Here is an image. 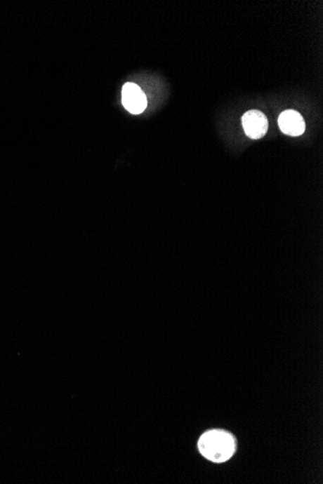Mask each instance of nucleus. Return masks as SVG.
<instances>
[{
    "label": "nucleus",
    "instance_id": "f257e3e1",
    "mask_svg": "<svg viewBox=\"0 0 323 484\" xmlns=\"http://www.w3.org/2000/svg\"><path fill=\"white\" fill-rule=\"evenodd\" d=\"M199 449L207 459L216 463L225 462L235 452V440L227 432L212 430L202 435L199 441Z\"/></svg>",
    "mask_w": 323,
    "mask_h": 484
},
{
    "label": "nucleus",
    "instance_id": "7ed1b4c3",
    "mask_svg": "<svg viewBox=\"0 0 323 484\" xmlns=\"http://www.w3.org/2000/svg\"><path fill=\"white\" fill-rule=\"evenodd\" d=\"M242 126L247 137L252 140H260L268 133V117L260 111H249L242 116Z\"/></svg>",
    "mask_w": 323,
    "mask_h": 484
},
{
    "label": "nucleus",
    "instance_id": "20e7f679",
    "mask_svg": "<svg viewBox=\"0 0 323 484\" xmlns=\"http://www.w3.org/2000/svg\"><path fill=\"white\" fill-rule=\"evenodd\" d=\"M278 124L282 132L291 137H299L304 134L306 129L302 115L292 109L282 112L279 116Z\"/></svg>",
    "mask_w": 323,
    "mask_h": 484
},
{
    "label": "nucleus",
    "instance_id": "f03ea898",
    "mask_svg": "<svg viewBox=\"0 0 323 484\" xmlns=\"http://www.w3.org/2000/svg\"><path fill=\"white\" fill-rule=\"evenodd\" d=\"M122 104L130 114H140L147 107V99L140 86L128 83L122 88Z\"/></svg>",
    "mask_w": 323,
    "mask_h": 484
}]
</instances>
